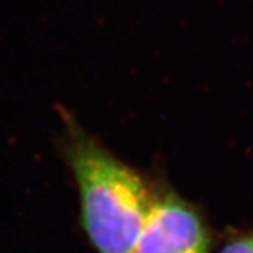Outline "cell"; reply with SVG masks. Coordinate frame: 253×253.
<instances>
[{
	"label": "cell",
	"instance_id": "cell-1",
	"mask_svg": "<svg viewBox=\"0 0 253 253\" xmlns=\"http://www.w3.org/2000/svg\"><path fill=\"white\" fill-rule=\"evenodd\" d=\"M60 148L80 194L83 226L98 253H134L156 192L66 108Z\"/></svg>",
	"mask_w": 253,
	"mask_h": 253
},
{
	"label": "cell",
	"instance_id": "cell-2",
	"mask_svg": "<svg viewBox=\"0 0 253 253\" xmlns=\"http://www.w3.org/2000/svg\"><path fill=\"white\" fill-rule=\"evenodd\" d=\"M134 253H209L200 213L174 191L156 192Z\"/></svg>",
	"mask_w": 253,
	"mask_h": 253
},
{
	"label": "cell",
	"instance_id": "cell-3",
	"mask_svg": "<svg viewBox=\"0 0 253 253\" xmlns=\"http://www.w3.org/2000/svg\"><path fill=\"white\" fill-rule=\"evenodd\" d=\"M220 253H253V233L229 243Z\"/></svg>",
	"mask_w": 253,
	"mask_h": 253
}]
</instances>
